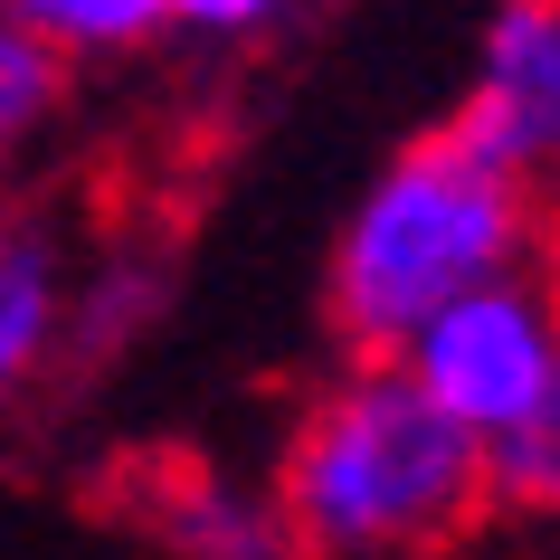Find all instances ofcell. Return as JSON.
<instances>
[{"instance_id": "6da1fadb", "label": "cell", "mask_w": 560, "mask_h": 560, "mask_svg": "<svg viewBox=\"0 0 560 560\" xmlns=\"http://www.w3.org/2000/svg\"><path fill=\"white\" fill-rule=\"evenodd\" d=\"M266 485L304 560H428L494 513L485 438H466L399 361L352 352L324 389H304Z\"/></svg>"}, {"instance_id": "7a4b0ae2", "label": "cell", "mask_w": 560, "mask_h": 560, "mask_svg": "<svg viewBox=\"0 0 560 560\" xmlns=\"http://www.w3.org/2000/svg\"><path fill=\"white\" fill-rule=\"evenodd\" d=\"M541 247V190L494 172L456 133H418L371 172L324 266V324L352 361H399L438 304L494 285Z\"/></svg>"}, {"instance_id": "3957f363", "label": "cell", "mask_w": 560, "mask_h": 560, "mask_svg": "<svg viewBox=\"0 0 560 560\" xmlns=\"http://www.w3.org/2000/svg\"><path fill=\"white\" fill-rule=\"evenodd\" d=\"M399 371H409L466 438L503 446L560 381V285L532 276V266H513L494 285L438 304V314L399 342Z\"/></svg>"}, {"instance_id": "277c9868", "label": "cell", "mask_w": 560, "mask_h": 560, "mask_svg": "<svg viewBox=\"0 0 560 560\" xmlns=\"http://www.w3.org/2000/svg\"><path fill=\"white\" fill-rule=\"evenodd\" d=\"M446 133L523 190H560V0H494Z\"/></svg>"}, {"instance_id": "5b68a950", "label": "cell", "mask_w": 560, "mask_h": 560, "mask_svg": "<svg viewBox=\"0 0 560 560\" xmlns=\"http://www.w3.org/2000/svg\"><path fill=\"white\" fill-rule=\"evenodd\" d=\"M143 513V532L172 560H304L295 532H285V503L257 475L200 466V456H172V466L143 475V494H124Z\"/></svg>"}, {"instance_id": "8992f818", "label": "cell", "mask_w": 560, "mask_h": 560, "mask_svg": "<svg viewBox=\"0 0 560 560\" xmlns=\"http://www.w3.org/2000/svg\"><path fill=\"white\" fill-rule=\"evenodd\" d=\"M67 285H77L67 229L48 209H10L0 200V418L20 409L38 381H58Z\"/></svg>"}, {"instance_id": "52a82bcc", "label": "cell", "mask_w": 560, "mask_h": 560, "mask_svg": "<svg viewBox=\"0 0 560 560\" xmlns=\"http://www.w3.org/2000/svg\"><path fill=\"white\" fill-rule=\"evenodd\" d=\"M162 314H172V276H162V257H77L58 381H95V371H115Z\"/></svg>"}, {"instance_id": "ba28073f", "label": "cell", "mask_w": 560, "mask_h": 560, "mask_svg": "<svg viewBox=\"0 0 560 560\" xmlns=\"http://www.w3.org/2000/svg\"><path fill=\"white\" fill-rule=\"evenodd\" d=\"M30 38H48L67 67H124L172 38V0H0Z\"/></svg>"}, {"instance_id": "9c48e42d", "label": "cell", "mask_w": 560, "mask_h": 560, "mask_svg": "<svg viewBox=\"0 0 560 560\" xmlns=\"http://www.w3.org/2000/svg\"><path fill=\"white\" fill-rule=\"evenodd\" d=\"M67 77H77V67L0 10V172H10L30 143H48V124L67 115Z\"/></svg>"}, {"instance_id": "30bf717a", "label": "cell", "mask_w": 560, "mask_h": 560, "mask_svg": "<svg viewBox=\"0 0 560 560\" xmlns=\"http://www.w3.org/2000/svg\"><path fill=\"white\" fill-rule=\"evenodd\" d=\"M485 475H494V503L560 523V381H551V399H541L503 446H485Z\"/></svg>"}, {"instance_id": "8fae6325", "label": "cell", "mask_w": 560, "mask_h": 560, "mask_svg": "<svg viewBox=\"0 0 560 560\" xmlns=\"http://www.w3.org/2000/svg\"><path fill=\"white\" fill-rule=\"evenodd\" d=\"M304 0H172V38H200V48H257L295 20Z\"/></svg>"}]
</instances>
